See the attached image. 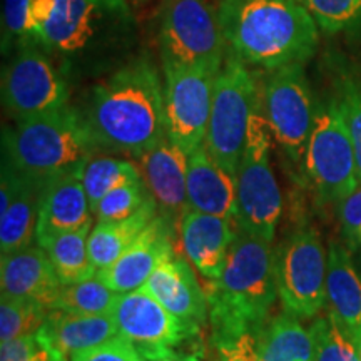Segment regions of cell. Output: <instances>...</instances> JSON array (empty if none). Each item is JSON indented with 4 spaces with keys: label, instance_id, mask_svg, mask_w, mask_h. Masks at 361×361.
I'll return each instance as SVG.
<instances>
[{
    "label": "cell",
    "instance_id": "cell-32",
    "mask_svg": "<svg viewBox=\"0 0 361 361\" xmlns=\"http://www.w3.org/2000/svg\"><path fill=\"white\" fill-rule=\"evenodd\" d=\"M310 331L314 346L313 361H361L356 343L329 313L316 316Z\"/></svg>",
    "mask_w": 361,
    "mask_h": 361
},
{
    "label": "cell",
    "instance_id": "cell-24",
    "mask_svg": "<svg viewBox=\"0 0 361 361\" xmlns=\"http://www.w3.org/2000/svg\"><path fill=\"white\" fill-rule=\"evenodd\" d=\"M258 361H313L314 346L310 328L286 311L269 316L252 331Z\"/></svg>",
    "mask_w": 361,
    "mask_h": 361
},
{
    "label": "cell",
    "instance_id": "cell-8",
    "mask_svg": "<svg viewBox=\"0 0 361 361\" xmlns=\"http://www.w3.org/2000/svg\"><path fill=\"white\" fill-rule=\"evenodd\" d=\"M271 130L259 107L252 116L236 176L239 228L273 243L281 218V189L269 164Z\"/></svg>",
    "mask_w": 361,
    "mask_h": 361
},
{
    "label": "cell",
    "instance_id": "cell-1",
    "mask_svg": "<svg viewBox=\"0 0 361 361\" xmlns=\"http://www.w3.org/2000/svg\"><path fill=\"white\" fill-rule=\"evenodd\" d=\"M99 147L137 156L164 139V84L146 57L121 66L90 90L80 112Z\"/></svg>",
    "mask_w": 361,
    "mask_h": 361
},
{
    "label": "cell",
    "instance_id": "cell-38",
    "mask_svg": "<svg viewBox=\"0 0 361 361\" xmlns=\"http://www.w3.org/2000/svg\"><path fill=\"white\" fill-rule=\"evenodd\" d=\"M340 221L348 236L355 238L356 229L361 224V184L350 196L340 201Z\"/></svg>",
    "mask_w": 361,
    "mask_h": 361
},
{
    "label": "cell",
    "instance_id": "cell-13",
    "mask_svg": "<svg viewBox=\"0 0 361 361\" xmlns=\"http://www.w3.org/2000/svg\"><path fill=\"white\" fill-rule=\"evenodd\" d=\"M166 133L186 154L204 146L214 80L218 72L204 67L162 64Z\"/></svg>",
    "mask_w": 361,
    "mask_h": 361
},
{
    "label": "cell",
    "instance_id": "cell-23",
    "mask_svg": "<svg viewBox=\"0 0 361 361\" xmlns=\"http://www.w3.org/2000/svg\"><path fill=\"white\" fill-rule=\"evenodd\" d=\"M39 335L57 353L72 358L79 351L112 340L119 331L114 314H78L52 308Z\"/></svg>",
    "mask_w": 361,
    "mask_h": 361
},
{
    "label": "cell",
    "instance_id": "cell-34",
    "mask_svg": "<svg viewBox=\"0 0 361 361\" xmlns=\"http://www.w3.org/2000/svg\"><path fill=\"white\" fill-rule=\"evenodd\" d=\"M151 200L152 196L144 186L142 179H139L112 189L109 194H106L94 211V216L97 218V223L121 221L130 218Z\"/></svg>",
    "mask_w": 361,
    "mask_h": 361
},
{
    "label": "cell",
    "instance_id": "cell-15",
    "mask_svg": "<svg viewBox=\"0 0 361 361\" xmlns=\"http://www.w3.org/2000/svg\"><path fill=\"white\" fill-rule=\"evenodd\" d=\"M144 186L162 218L174 223L188 211V154L166 135L134 156Z\"/></svg>",
    "mask_w": 361,
    "mask_h": 361
},
{
    "label": "cell",
    "instance_id": "cell-41",
    "mask_svg": "<svg viewBox=\"0 0 361 361\" xmlns=\"http://www.w3.org/2000/svg\"><path fill=\"white\" fill-rule=\"evenodd\" d=\"M358 350H360V360H361V343L358 345Z\"/></svg>",
    "mask_w": 361,
    "mask_h": 361
},
{
    "label": "cell",
    "instance_id": "cell-6",
    "mask_svg": "<svg viewBox=\"0 0 361 361\" xmlns=\"http://www.w3.org/2000/svg\"><path fill=\"white\" fill-rule=\"evenodd\" d=\"M259 107L258 75L228 51L214 80L204 147L224 171L236 176L251 119Z\"/></svg>",
    "mask_w": 361,
    "mask_h": 361
},
{
    "label": "cell",
    "instance_id": "cell-3",
    "mask_svg": "<svg viewBox=\"0 0 361 361\" xmlns=\"http://www.w3.org/2000/svg\"><path fill=\"white\" fill-rule=\"evenodd\" d=\"M206 295L216 346L258 329L279 298L278 251L271 241L239 228L223 274Z\"/></svg>",
    "mask_w": 361,
    "mask_h": 361
},
{
    "label": "cell",
    "instance_id": "cell-17",
    "mask_svg": "<svg viewBox=\"0 0 361 361\" xmlns=\"http://www.w3.org/2000/svg\"><path fill=\"white\" fill-rule=\"evenodd\" d=\"M238 229L236 219L188 209L179 223L180 247L189 263L214 281L223 274Z\"/></svg>",
    "mask_w": 361,
    "mask_h": 361
},
{
    "label": "cell",
    "instance_id": "cell-20",
    "mask_svg": "<svg viewBox=\"0 0 361 361\" xmlns=\"http://www.w3.org/2000/svg\"><path fill=\"white\" fill-rule=\"evenodd\" d=\"M62 283L42 246L2 255L0 259V290L4 295L27 298L45 308H54Z\"/></svg>",
    "mask_w": 361,
    "mask_h": 361
},
{
    "label": "cell",
    "instance_id": "cell-19",
    "mask_svg": "<svg viewBox=\"0 0 361 361\" xmlns=\"http://www.w3.org/2000/svg\"><path fill=\"white\" fill-rule=\"evenodd\" d=\"M171 313L189 323L200 324L209 318V301L197 283L188 259H166L141 286Z\"/></svg>",
    "mask_w": 361,
    "mask_h": 361
},
{
    "label": "cell",
    "instance_id": "cell-16",
    "mask_svg": "<svg viewBox=\"0 0 361 361\" xmlns=\"http://www.w3.org/2000/svg\"><path fill=\"white\" fill-rule=\"evenodd\" d=\"M173 256L171 223L157 214L128 247V251L109 268L97 271L96 276L101 278L111 290L123 295L139 290L154 273L157 266Z\"/></svg>",
    "mask_w": 361,
    "mask_h": 361
},
{
    "label": "cell",
    "instance_id": "cell-30",
    "mask_svg": "<svg viewBox=\"0 0 361 361\" xmlns=\"http://www.w3.org/2000/svg\"><path fill=\"white\" fill-rule=\"evenodd\" d=\"M56 0H4V30L19 42H37Z\"/></svg>",
    "mask_w": 361,
    "mask_h": 361
},
{
    "label": "cell",
    "instance_id": "cell-9",
    "mask_svg": "<svg viewBox=\"0 0 361 361\" xmlns=\"http://www.w3.org/2000/svg\"><path fill=\"white\" fill-rule=\"evenodd\" d=\"M258 84L259 111L271 135L293 161L303 159L316 114L303 64L266 71Z\"/></svg>",
    "mask_w": 361,
    "mask_h": 361
},
{
    "label": "cell",
    "instance_id": "cell-7",
    "mask_svg": "<svg viewBox=\"0 0 361 361\" xmlns=\"http://www.w3.org/2000/svg\"><path fill=\"white\" fill-rule=\"evenodd\" d=\"M162 64L219 72L228 56L219 11L211 0H162L159 11Z\"/></svg>",
    "mask_w": 361,
    "mask_h": 361
},
{
    "label": "cell",
    "instance_id": "cell-39",
    "mask_svg": "<svg viewBox=\"0 0 361 361\" xmlns=\"http://www.w3.org/2000/svg\"><path fill=\"white\" fill-rule=\"evenodd\" d=\"M355 238H356V239H358V241L361 243V224H360V228H358V229H356V233H355Z\"/></svg>",
    "mask_w": 361,
    "mask_h": 361
},
{
    "label": "cell",
    "instance_id": "cell-40",
    "mask_svg": "<svg viewBox=\"0 0 361 361\" xmlns=\"http://www.w3.org/2000/svg\"><path fill=\"white\" fill-rule=\"evenodd\" d=\"M157 361H176V360H169V358H166V360H157Z\"/></svg>",
    "mask_w": 361,
    "mask_h": 361
},
{
    "label": "cell",
    "instance_id": "cell-37",
    "mask_svg": "<svg viewBox=\"0 0 361 361\" xmlns=\"http://www.w3.org/2000/svg\"><path fill=\"white\" fill-rule=\"evenodd\" d=\"M71 361H144V356L133 343L117 335L102 345L79 351Z\"/></svg>",
    "mask_w": 361,
    "mask_h": 361
},
{
    "label": "cell",
    "instance_id": "cell-36",
    "mask_svg": "<svg viewBox=\"0 0 361 361\" xmlns=\"http://www.w3.org/2000/svg\"><path fill=\"white\" fill-rule=\"evenodd\" d=\"M66 358L49 346L39 333L0 343V361H59Z\"/></svg>",
    "mask_w": 361,
    "mask_h": 361
},
{
    "label": "cell",
    "instance_id": "cell-12",
    "mask_svg": "<svg viewBox=\"0 0 361 361\" xmlns=\"http://www.w3.org/2000/svg\"><path fill=\"white\" fill-rule=\"evenodd\" d=\"M328 255L319 234L300 229L278 251V296L283 311L316 318L326 306Z\"/></svg>",
    "mask_w": 361,
    "mask_h": 361
},
{
    "label": "cell",
    "instance_id": "cell-42",
    "mask_svg": "<svg viewBox=\"0 0 361 361\" xmlns=\"http://www.w3.org/2000/svg\"><path fill=\"white\" fill-rule=\"evenodd\" d=\"M59 361H67V358H61Z\"/></svg>",
    "mask_w": 361,
    "mask_h": 361
},
{
    "label": "cell",
    "instance_id": "cell-22",
    "mask_svg": "<svg viewBox=\"0 0 361 361\" xmlns=\"http://www.w3.org/2000/svg\"><path fill=\"white\" fill-rule=\"evenodd\" d=\"M326 306L328 313L358 346L361 343V271L356 269L350 251L338 241L329 243L328 250Z\"/></svg>",
    "mask_w": 361,
    "mask_h": 361
},
{
    "label": "cell",
    "instance_id": "cell-10",
    "mask_svg": "<svg viewBox=\"0 0 361 361\" xmlns=\"http://www.w3.org/2000/svg\"><path fill=\"white\" fill-rule=\"evenodd\" d=\"M303 161L316 191L324 200L340 202L360 186L355 146L335 99L316 104Z\"/></svg>",
    "mask_w": 361,
    "mask_h": 361
},
{
    "label": "cell",
    "instance_id": "cell-14",
    "mask_svg": "<svg viewBox=\"0 0 361 361\" xmlns=\"http://www.w3.org/2000/svg\"><path fill=\"white\" fill-rule=\"evenodd\" d=\"M112 314L119 336L133 343L144 358L152 361L178 360L174 350L196 331V323L173 314L141 288L123 293Z\"/></svg>",
    "mask_w": 361,
    "mask_h": 361
},
{
    "label": "cell",
    "instance_id": "cell-5",
    "mask_svg": "<svg viewBox=\"0 0 361 361\" xmlns=\"http://www.w3.org/2000/svg\"><path fill=\"white\" fill-rule=\"evenodd\" d=\"M135 19L126 0H56L37 44L61 61L128 47Z\"/></svg>",
    "mask_w": 361,
    "mask_h": 361
},
{
    "label": "cell",
    "instance_id": "cell-21",
    "mask_svg": "<svg viewBox=\"0 0 361 361\" xmlns=\"http://www.w3.org/2000/svg\"><path fill=\"white\" fill-rule=\"evenodd\" d=\"M188 209L236 219V179L204 146L188 154Z\"/></svg>",
    "mask_w": 361,
    "mask_h": 361
},
{
    "label": "cell",
    "instance_id": "cell-4",
    "mask_svg": "<svg viewBox=\"0 0 361 361\" xmlns=\"http://www.w3.org/2000/svg\"><path fill=\"white\" fill-rule=\"evenodd\" d=\"M97 149L82 114L69 106L16 121V126L4 133L7 164L40 180L78 168Z\"/></svg>",
    "mask_w": 361,
    "mask_h": 361
},
{
    "label": "cell",
    "instance_id": "cell-2",
    "mask_svg": "<svg viewBox=\"0 0 361 361\" xmlns=\"http://www.w3.org/2000/svg\"><path fill=\"white\" fill-rule=\"evenodd\" d=\"M218 11L228 51L247 66L305 64L318 47L319 27L298 0H219Z\"/></svg>",
    "mask_w": 361,
    "mask_h": 361
},
{
    "label": "cell",
    "instance_id": "cell-11",
    "mask_svg": "<svg viewBox=\"0 0 361 361\" xmlns=\"http://www.w3.org/2000/svg\"><path fill=\"white\" fill-rule=\"evenodd\" d=\"M2 102L13 119H27L69 106L64 71L37 42H22L2 72Z\"/></svg>",
    "mask_w": 361,
    "mask_h": 361
},
{
    "label": "cell",
    "instance_id": "cell-31",
    "mask_svg": "<svg viewBox=\"0 0 361 361\" xmlns=\"http://www.w3.org/2000/svg\"><path fill=\"white\" fill-rule=\"evenodd\" d=\"M49 308L27 298L4 295L0 298V343L39 333Z\"/></svg>",
    "mask_w": 361,
    "mask_h": 361
},
{
    "label": "cell",
    "instance_id": "cell-33",
    "mask_svg": "<svg viewBox=\"0 0 361 361\" xmlns=\"http://www.w3.org/2000/svg\"><path fill=\"white\" fill-rule=\"evenodd\" d=\"M324 34L361 30V0H298Z\"/></svg>",
    "mask_w": 361,
    "mask_h": 361
},
{
    "label": "cell",
    "instance_id": "cell-28",
    "mask_svg": "<svg viewBox=\"0 0 361 361\" xmlns=\"http://www.w3.org/2000/svg\"><path fill=\"white\" fill-rule=\"evenodd\" d=\"M141 179L137 164L112 156H92L82 166V183L87 192L90 209L96 211L99 202L112 189Z\"/></svg>",
    "mask_w": 361,
    "mask_h": 361
},
{
    "label": "cell",
    "instance_id": "cell-18",
    "mask_svg": "<svg viewBox=\"0 0 361 361\" xmlns=\"http://www.w3.org/2000/svg\"><path fill=\"white\" fill-rule=\"evenodd\" d=\"M82 166L52 176L40 194L37 241L92 224V209L82 183Z\"/></svg>",
    "mask_w": 361,
    "mask_h": 361
},
{
    "label": "cell",
    "instance_id": "cell-29",
    "mask_svg": "<svg viewBox=\"0 0 361 361\" xmlns=\"http://www.w3.org/2000/svg\"><path fill=\"white\" fill-rule=\"evenodd\" d=\"M119 296L121 293L111 290L101 278L92 276L62 284L54 308L78 314H112Z\"/></svg>",
    "mask_w": 361,
    "mask_h": 361
},
{
    "label": "cell",
    "instance_id": "cell-27",
    "mask_svg": "<svg viewBox=\"0 0 361 361\" xmlns=\"http://www.w3.org/2000/svg\"><path fill=\"white\" fill-rule=\"evenodd\" d=\"M90 231L92 224H87L78 231L61 233L37 241V245L47 252L62 284L78 283L96 276L97 271L90 259L87 245Z\"/></svg>",
    "mask_w": 361,
    "mask_h": 361
},
{
    "label": "cell",
    "instance_id": "cell-25",
    "mask_svg": "<svg viewBox=\"0 0 361 361\" xmlns=\"http://www.w3.org/2000/svg\"><path fill=\"white\" fill-rule=\"evenodd\" d=\"M20 174V173H19ZM20 186L7 213L0 216V251L2 255L25 250L37 239L40 194L45 180L20 174Z\"/></svg>",
    "mask_w": 361,
    "mask_h": 361
},
{
    "label": "cell",
    "instance_id": "cell-26",
    "mask_svg": "<svg viewBox=\"0 0 361 361\" xmlns=\"http://www.w3.org/2000/svg\"><path fill=\"white\" fill-rule=\"evenodd\" d=\"M159 214L154 200L146 202L130 218L97 223L89 234V255L96 271H102L121 258L146 226Z\"/></svg>",
    "mask_w": 361,
    "mask_h": 361
},
{
    "label": "cell",
    "instance_id": "cell-35",
    "mask_svg": "<svg viewBox=\"0 0 361 361\" xmlns=\"http://www.w3.org/2000/svg\"><path fill=\"white\" fill-rule=\"evenodd\" d=\"M335 101L345 117L346 128H348L351 141H353L361 184V78L346 75L340 79Z\"/></svg>",
    "mask_w": 361,
    "mask_h": 361
}]
</instances>
